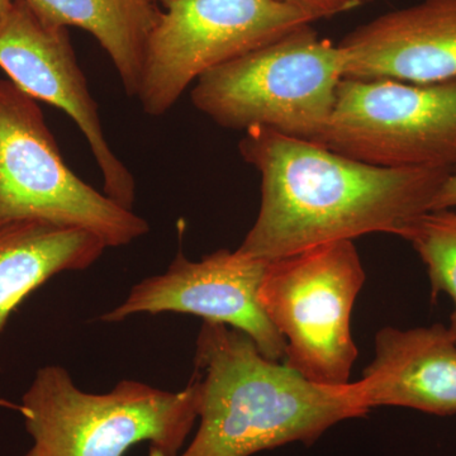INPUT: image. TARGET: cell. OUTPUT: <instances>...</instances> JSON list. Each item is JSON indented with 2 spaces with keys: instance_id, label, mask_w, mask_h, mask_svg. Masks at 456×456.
Returning <instances> with one entry per match:
<instances>
[{
  "instance_id": "2e32d148",
  "label": "cell",
  "mask_w": 456,
  "mask_h": 456,
  "mask_svg": "<svg viewBox=\"0 0 456 456\" xmlns=\"http://www.w3.org/2000/svg\"><path fill=\"white\" fill-rule=\"evenodd\" d=\"M281 2L298 9L305 16L310 17L312 22L355 8L350 0H281Z\"/></svg>"
},
{
  "instance_id": "7c38bea8",
  "label": "cell",
  "mask_w": 456,
  "mask_h": 456,
  "mask_svg": "<svg viewBox=\"0 0 456 456\" xmlns=\"http://www.w3.org/2000/svg\"><path fill=\"white\" fill-rule=\"evenodd\" d=\"M354 386L369 410L404 407L455 415L456 344L448 327H383L375 335L374 358Z\"/></svg>"
},
{
  "instance_id": "8fae6325",
  "label": "cell",
  "mask_w": 456,
  "mask_h": 456,
  "mask_svg": "<svg viewBox=\"0 0 456 456\" xmlns=\"http://www.w3.org/2000/svg\"><path fill=\"white\" fill-rule=\"evenodd\" d=\"M345 77L435 84L456 79V0H424L378 17L338 44Z\"/></svg>"
},
{
  "instance_id": "4fadbf2b",
  "label": "cell",
  "mask_w": 456,
  "mask_h": 456,
  "mask_svg": "<svg viewBox=\"0 0 456 456\" xmlns=\"http://www.w3.org/2000/svg\"><path fill=\"white\" fill-rule=\"evenodd\" d=\"M106 248L89 231L46 221L0 228V332L33 290L60 273L88 269Z\"/></svg>"
},
{
  "instance_id": "5bb4252c",
  "label": "cell",
  "mask_w": 456,
  "mask_h": 456,
  "mask_svg": "<svg viewBox=\"0 0 456 456\" xmlns=\"http://www.w3.org/2000/svg\"><path fill=\"white\" fill-rule=\"evenodd\" d=\"M45 22L90 33L112 60L130 97L139 90L147 40L161 9L150 0H25Z\"/></svg>"
},
{
  "instance_id": "9a60e30c",
  "label": "cell",
  "mask_w": 456,
  "mask_h": 456,
  "mask_svg": "<svg viewBox=\"0 0 456 456\" xmlns=\"http://www.w3.org/2000/svg\"><path fill=\"white\" fill-rule=\"evenodd\" d=\"M401 239L410 242L425 264L432 299L441 293L452 298L454 310L446 327L456 344V208L424 213L410 224Z\"/></svg>"
},
{
  "instance_id": "8992f818",
  "label": "cell",
  "mask_w": 456,
  "mask_h": 456,
  "mask_svg": "<svg viewBox=\"0 0 456 456\" xmlns=\"http://www.w3.org/2000/svg\"><path fill=\"white\" fill-rule=\"evenodd\" d=\"M365 281L354 241L269 261L257 297L285 341L288 368L322 386L350 383L359 355L351 314Z\"/></svg>"
},
{
  "instance_id": "52a82bcc",
  "label": "cell",
  "mask_w": 456,
  "mask_h": 456,
  "mask_svg": "<svg viewBox=\"0 0 456 456\" xmlns=\"http://www.w3.org/2000/svg\"><path fill=\"white\" fill-rule=\"evenodd\" d=\"M311 23L281 0H171L147 40L143 112L163 116L202 75Z\"/></svg>"
},
{
  "instance_id": "ac0fdd59",
  "label": "cell",
  "mask_w": 456,
  "mask_h": 456,
  "mask_svg": "<svg viewBox=\"0 0 456 456\" xmlns=\"http://www.w3.org/2000/svg\"><path fill=\"white\" fill-rule=\"evenodd\" d=\"M14 0H0V20L8 13Z\"/></svg>"
},
{
  "instance_id": "ffe728a7",
  "label": "cell",
  "mask_w": 456,
  "mask_h": 456,
  "mask_svg": "<svg viewBox=\"0 0 456 456\" xmlns=\"http://www.w3.org/2000/svg\"><path fill=\"white\" fill-rule=\"evenodd\" d=\"M351 3H353L354 5L356 7H359L360 4H362V3L368 2V0H350Z\"/></svg>"
},
{
  "instance_id": "6da1fadb",
  "label": "cell",
  "mask_w": 456,
  "mask_h": 456,
  "mask_svg": "<svg viewBox=\"0 0 456 456\" xmlns=\"http://www.w3.org/2000/svg\"><path fill=\"white\" fill-rule=\"evenodd\" d=\"M239 149L259 171L261 200L237 251L264 261L370 233L402 237L452 170L375 167L265 127L246 130Z\"/></svg>"
},
{
  "instance_id": "7a4b0ae2",
  "label": "cell",
  "mask_w": 456,
  "mask_h": 456,
  "mask_svg": "<svg viewBox=\"0 0 456 456\" xmlns=\"http://www.w3.org/2000/svg\"><path fill=\"white\" fill-rule=\"evenodd\" d=\"M196 345L200 426L178 456H251L287 444L310 446L332 426L370 411L354 382H311L265 358L240 330L203 321Z\"/></svg>"
},
{
  "instance_id": "e0dca14e",
  "label": "cell",
  "mask_w": 456,
  "mask_h": 456,
  "mask_svg": "<svg viewBox=\"0 0 456 456\" xmlns=\"http://www.w3.org/2000/svg\"><path fill=\"white\" fill-rule=\"evenodd\" d=\"M456 208V165L435 198L432 209ZM431 209V211H432Z\"/></svg>"
},
{
  "instance_id": "ba28073f",
  "label": "cell",
  "mask_w": 456,
  "mask_h": 456,
  "mask_svg": "<svg viewBox=\"0 0 456 456\" xmlns=\"http://www.w3.org/2000/svg\"><path fill=\"white\" fill-rule=\"evenodd\" d=\"M317 143L375 167L456 165V79L412 84L344 77Z\"/></svg>"
},
{
  "instance_id": "30bf717a",
  "label": "cell",
  "mask_w": 456,
  "mask_h": 456,
  "mask_svg": "<svg viewBox=\"0 0 456 456\" xmlns=\"http://www.w3.org/2000/svg\"><path fill=\"white\" fill-rule=\"evenodd\" d=\"M268 263L227 248L200 261H191L179 253L167 272L134 285L126 301L101 320L121 322L134 314L164 312L193 314L240 330L265 358L283 362L285 341L257 297Z\"/></svg>"
},
{
  "instance_id": "277c9868",
  "label": "cell",
  "mask_w": 456,
  "mask_h": 456,
  "mask_svg": "<svg viewBox=\"0 0 456 456\" xmlns=\"http://www.w3.org/2000/svg\"><path fill=\"white\" fill-rule=\"evenodd\" d=\"M344 77L338 45L305 25L202 75L191 98L222 127H265L317 142Z\"/></svg>"
},
{
  "instance_id": "5b68a950",
  "label": "cell",
  "mask_w": 456,
  "mask_h": 456,
  "mask_svg": "<svg viewBox=\"0 0 456 456\" xmlns=\"http://www.w3.org/2000/svg\"><path fill=\"white\" fill-rule=\"evenodd\" d=\"M23 221L82 228L107 248L130 245L150 230L132 209L75 175L37 101L0 79V228Z\"/></svg>"
},
{
  "instance_id": "d6986e66",
  "label": "cell",
  "mask_w": 456,
  "mask_h": 456,
  "mask_svg": "<svg viewBox=\"0 0 456 456\" xmlns=\"http://www.w3.org/2000/svg\"><path fill=\"white\" fill-rule=\"evenodd\" d=\"M150 2L155 3V4H158L159 7H160V5H163L164 8L167 7V4H169L171 0H150Z\"/></svg>"
},
{
  "instance_id": "9c48e42d",
  "label": "cell",
  "mask_w": 456,
  "mask_h": 456,
  "mask_svg": "<svg viewBox=\"0 0 456 456\" xmlns=\"http://www.w3.org/2000/svg\"><path fill=\"white\" fill-rule=\"evenodd\" d=\"M0 68L18 89L77 123L103 176L104 194L132 209L136 182L108 143L68 28L45 22L25 0H14L0 20Z\"/></svg>"
},
{
  "instance_id": "3957f363",
  "label": "cell",
  "mask_w": 456,
  "mask_h": 456,
  "mask_svg": "<svg viewBox=\"0 0 456 456\" xmlns=\"http://www.w3.org/2000/svg\"><path fill=\"white\" fill-rule=\"evenodd\" d=\"M200 383L167 392L122 380L103 395L86 393L60 365L38 369L22 397L33 444L25 456H125L140 443L150 456H178L198 419Z\"/></svg>"
}]
</instances>
